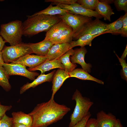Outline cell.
Listing matches in <instances>:
<instances>
[{
	"label": "cell",
	"mask_w": 127,
	"mask_h": 127,
	"mask_svg": "<svg viewBox=\"0 0 127 127\" xmlns=\"http://www.w3.org/2000/svg\"><path fill=\"white\" fill-rule=\"evenodd\" d=\"M70 110V108L51 99L38 104L28 114L32 119L31 127H47L62 119Z\"/></svg>",
	"instance_id": "1"
},
{
	"label": "cell",
	"mask_w": 127,
	"mask_h": 127,
	"mask_svg": "<svg viewBox=\"0 0 127 127\" xmlns=\"http://www.w3.org/2000/svg\"><path fill=\"white\" fill-rule=\"evenodd\" d=\"M61 20L58 15L41 14L28 16L27 19L23 23V35L30 36L42 32H47Z\"/></svg>",
	"instance_id": "2"
},
{
	"label": "cell",
	"mask_w": 127,
	"mask_h": 127,
	"mask_svg": "<svg viewBox=\"0 0 127 127\" xmlns=\"http://www.w3.org/2000/svg\"><path fill=\"white\" fill-rule=\"evenodd\" d=\"M72 99L75 100L76 105L70 117L69 127H72L81 121L90 112L89 110L93 104L90 99L83 96L79 91L76 89Z\"/></svg>",
	"instance_id": "3"
},
{
	"label": "cell",
	"mask_w": 127,
	"mask_h": 127,
	"mask_svg": "<svg viewBox=\"0 0 127 127\" xmlns=\"http://www.w3.org/2000/svg\"><path fill=\"white\" fill-rule=\"evenodd\" d=\"M0 34L4 40L11 46L22 43L23 35V23L19 20H15L1 24Z\"/></svg>",
	"instance_id": "4"
},
{
	"label": "cell",
	"mask_w": 127,
	"mask_h": 127,
	"mask_svg": "<svg viewBox=\"0 0 127 127\" xmlns=\"http://www.w3.org/2000/svg\"><path fill=\"white\" fill-rule=\"evenodd\" d=\"M4 62L9 64L24 56L33 53L28 44L21 43L12 46H5L2 51Z\"/></svg>",
	"instance_id": "5"
},
{
	"label": "cell",
	"mask_w": 127,
	"mask_h": 127,
	"mask_svg": "<svg viewBox=\"0 0 127 127\" xmlns=\"http://www.w3.org/2000/svg\"><path fill=\"white\" fill-rule=\"evenodd\" d=\"M107 24L96 18L85 24L73 35V40H76L82 36L86 34L96 35L104 34L106 30Z\"/></svg>",
	"instance_id": "6"
},
{
	"label": "cell",
	"mask_w": 127,
	"mask_h": 127,
	"mask_svg": "<svg viewBox=\"0 0 127 127\" xmlns=\"http://www.w3.org/2000/svg\"><path fill=\"white\" fill-rule=\"evenodd\" d=\"M58 15L62 20L72 29L73 34L85 24L92 20V17L69 13L63 16Z\"/></svg>",
	"instance_id": "7"
},
{
	"label": "cell",
	"mask_w": 127,
	"mask_h": 127,
	"mask_svg": "<svg viewBox=\"0 0 127 127\" xmlns=\"http://www.w3.org/2000/svg\"><path fill=\"white\" fill-rule=\"evenodd\" d=\"M3 67L6 73L9 76L18 75L26 77L30 80H34L36 76L39 75L37 72L29 71L25 66L18 64H6L4 63Z\"/></svg>",
	"instance_id": "8"
},
{
	"label": "cell",
	"mask_w": 127,
	"mask_h": 127,
	"mask_svg": "<svg viewBox=\"0 0 127 127\" xmlns=\"http://www.w3.org/2000/svg\"><path fill=\"white\" fill-rule=\"evenodd\" d=\"M61 8L69 11V13L80 15L88 17H94L99 19L103 17L95 11L87 9L77 2L70 5L60 4Z\"/></svg>",
	"instance_id": "9"
},
{
	"label": "cell",
	"mask_w": 127,
	"mask_h": 127,
	"mask_svg": "<svg viewBox=\"0 0 127 127\" xmlns=\"http://www.w3.org/2000/svg\"><path fill=\"white\" fill-rule=\"evenodd\" d=\"M74 50V54L70 58L71 61L73 64H79L82 69L88 73H90L92 65L90 63H86L84 60L85 55L87 52L86 49L84 47Z\"/></svg>",
	"instance_id": "10"
},
{
	"label": "cell",
	"mask_w": 127,
	"mask_h": 127,
	"mask_svg": "<svg viewBox=\"0 0 127 127\" xmlns=\"http://www.w3.org/2000/svg\"><path fill=\"white\" fill-rule=\"evenodd\" d=\"M47 59L46 56L28 54L11 64H20L32 68L39 65Z\"/></svg>",
	"instance_id": "11"
},
{
	"label": "cell",
	"mask_w": 127,
	"mask_h": 127,
	"mask_svg": "<svg viewBox=\"0 0 127 127\" xmlns=\"http://www.w3.org/2000/svg\"><path fill=\"white\" fill-rule=\"evenodd\" d=\"M70 77L69 73L64 70L59 68L55 72L52 79V91L51 99H54V95L66 79Z\"/></svg>",
	"instance_id": "12"
},
{
	"label": "cell",
	"mask_w": 127,
	"mask_h": 127,
	"mask_svg": "<svg viewBox=\"0 0 127 127\" xmlns=\"http://www.w3.org/2000/svg\"><path fill=\"white\" fill-rule=\"evenodd\" d=\"M96 119V127H114L117 119L112 114L102 110L97 113Z\"/></svg>",
	"instance_id": "13"
},
{
	"label": "cell",
	"mask_w": 127,
	"mask_h": 127,
	"mask_svg": "<svg viewBox=\"0 0 127 127\" xmlns=\"http://www.w3.org/2000/svg\"><path fill=\"white\" fill-rule=\"evenodd\" d=\"M54 70L51 72L47 74H41L32 82L27 83L20 88V93L22 94L31 88H34L44 82H50L52 80L53 75L56 71Z\"/></svg>",
	"instance_id": "14"
},
{
	"label": "cell",
	"mask_w": 127,
	"mask_h": 127,
	"mask_svg": "<svg viewBox=\"0 0 127 127\" xmlns=\"http://www.w3.org/2000/svg\"><path fill=\"white\" fill-rule=\"evenodd\" d=\"M69 45L68 43L54 44L45 56L50 60L58 59L69 50Z\"/></svg>",
	"instance_id": "15"
},
{
	"label": "cell",
	"mask_w": 127,
	"mask_h": 127,
	"mask_svg": "<svg viewBox=\"0 0 127 127\" xmlns=\"http://www.w3.org/2000/svg\"><path fill=\"white\" fill-rule=\"evenodd\" d=\"M56 68L64 70V65L58 59L50 60L47 59L38 66L34 68H29L28 70L32 72L39 70L41 72V74H44L46 71Z\"/></svg>",
	"instance_id": "16"
},
{
	"label": "cell",
	"mask_w": 127,
	"mask_h": 127,
	"mask_svg": "<svg viewBox=\"0 0 127 127\" xmlns=\"http://www.w3.org/2000/svg\"><path fill=\"white\" fill-rule=\"evenodd\" d=\"M28 44L33 53L37 55L43 56H46L54 44L50 40H44L36 43Z\"/></svg>",
	"instance_id": "17"
},
{
	"label": "cell",
	"mask_w": 127,
	"mask_h": 127,
	"mask_svg": "<svg viewBox=\"0 0 127 127\" xmlns=\"http://www.w3.org/2000/svg\"><path fill=\"white\" fill-rule=\"evenodd\" d=\"M70 27L61 20L54 25L46 32L44 40H50L56 37L63 31Z\"/></svg>",
	"instance_id": "18"
},
{
	"label": "cell",
	"mask_w": 127,
	"mask_h": 127,
	"mask_svg": "<svg viewBox=\"0 0 127 127\" xmlns=\"http://www.w3.org/2000/svg\"><path fill=\"white\" fill-rule=\"evenodd\" d=\"M12 123L22 124L31 127L33 122L32 117L22 111L13 112L12 113Z\"/></svg>",
	"instance_id": "19"
},
{
	"label": "cell",
	"mask_w": 127,
	"mask_h": 127,
	"mask_svg": "<svg viewBox=\"0 0 127 127\" xmlns=\"http://www.w3.org/2000/svg\"><path fill=\"white\" fill-rule=\"evenodd\" d=\"M113 10L109 4L102 0H99L95 11L103 17L104 20L111 21V16L114 14Z\"/></svg>",
	"instance_id": "20"
},
{
	"label": "cell",
	"mask_w": 127,
	"mask_h": 127,
	"mask_svg": "<svg viewBox=\"0 0 127 127\" xmlns=\"http://www.w3.org/2000/svg\"><path fill=\"white\" fill-rule=\"evenodd\" d=\"M69 74L70 77H75L83 80H91L101 84H104L102 81L93 77L82 69H75L69 73Z\"/></svg>",
	"instance_id": "21"
},
{
	"label": "cell",
	"mask_w": 127,
	"mask_h": 127,
	"mask_svg": "<svg viewBox=\"0 0 127 127\" xmlns=\"http://www.w3.org/2000/svg\"><path fill=\"white\" fill-rule=\"evenodd\" d=\"M74 52V50L72 48L69 49L58 59L64 65L65 71L68 73L72 71L77 67L75 64L72 63L70 60V56L72 55Z\"/></svg>",
	"instance_id": "22"
},
{
	"label": "cell",
	"mask_w": 127,
	"mask_h": 127,
	"mask_svg": "<svg viewBox=\"0 0 127 127\" xmlns=\"http://www.w3.org/2000/svg\"><path fill=\"white\" fill-rule=\"evenodd\" d=\"M101 35L100 34L96 35L86 34L83 35L77 40L72 41L70 43L69 50L78 46L83 47L88 45L91 46L93 40L95 37Z\"/></svg>",
	"instance_id": "23"
},
{
	"label": "cell",
	"mask_w": 127,
	"mask_h": 127,
	"mask_svg": "<svg viewBox=\"0 0 127 127\" xmlns=\"http://www.w3.org/2000/svg\"><path fill=\"white\" fill-rule=\"evenodd\" d=\"M73 33L70 27L62 32L58 36L50 40L54 44L70 43L73 40Z\"/></svg>",
	"instance_id": "24"
},
{
	"label": "cell",
	"mask_w": 127,
	"mask_h": 127,
	"mask_svg": "<svg viewBox=\"0 0 127 127\" xmlns=\"http://www.w3.org/2000/svg\"><path fill=\"white\" fill-rule=\"evenodd\" d=\"M68 13H69L68 11L61 8L58 5L53 6L51 3L46 8L36 12L32 15L34 16L43 14L51 16L57 15L63 16Z\"/></svg>",
	"instance_id": "25"
},
{
	"label": "cell",
	"mask_w": 127,
	"mask_h": 127,
	"mask_svg": "<svg viewBox=\"0 0 127 127\" xmlns=\"http://www.w3.org/2000/svg\"><path fill=\"white\" fill-rule=\"evenodd\" d=\"M122 16L115 21L108 24L106 26V30L104 34L110 33L113 34H121L123 27Z\"/></svg>",
	"instance_id": "26"
},
{
	"label": "cell",
	"mask_w": 127,
	"mask_h": 127,
	"mask_svg": "<svg viewBox=\"0 0 127 127\" xmlns=\"http://www.w3.org/2000/svg\"><path fill=\"white\" fill-rule=\"evenodd\" d=\"M9 76L3 66H0V86L7 91H10L11 88L9 81Z\"/></svg>",
	"instance_id": "27"
},
{
	"label": "cell",
	"mask_w": 127,
	"mask_h": 127,
	"mask_svg": "<svg viewBox=\"0 0 127 127\" xmlns=\"http://www.w3.org/2000/svg\"><path fill=\"white\" fill-rule=\"evenodd\" d=\"M99 2L98 0H78L77 3L87 9L95 11Z\"/></svg>",
	"instance_id": "28"
},
{
	"label": "cell",
	"mask_w": 127,
	"mask_h": 127,
	"mask_svg": "<svg viewBox=\"0 0 127 127\" xmlns=\"http://www.w3.org/2000/svg\"><path fill=\"white\" fill-rule=\"evenodd\" d=\"M113 3L118 11H123L125 13L127 12V0H115Z\"/></svg>",
	"instance_id": "29"
},
{
	"label": "cell",
	"mask_w": 127,
	"mask_h": 127,
	"mask_svg": "<svg viewBox=\"0 0 127 127\" xmlns=\"http://www.w3.org/2000/svg\"><path fill=\"white\" fill-rule=\"evenodd\" d=\"M122 67V71H121L120 74L122 79L127 81V64L125 60H122L115 53Z\"/></svg>",
	"instance_id": "30"
},
{
	"label": "cell",
	"mask_w": 127,
	"mask_h": 127,
	"mask_svg": "<svg viewBox=\"0 0 127 127\" xmlns=\"http://www.w3.org/2000/svg\"><path fill=\"white\" fill-rule=\"evenodd\" d=\"M12 118L5 114L0 120V127H12Z\"/></svg>",
	"instance_id": "31"
},
{
	"label": "cell",
	"mask_w": 127,
	"mask_h": 127,
	"mask_svg": "<svg viewBox=\"0 0 127 127\" xmlns=\"http://www.w3.org/2000/svg\"><path fill=\"white\" fill-rule=\"evenodd\" d=\"M77 0H46V2H51L52 4L70 5L77 2Z\"/></svg>",
	"instance_id": "32"
},
{
	"label": "cell",
	"mask_w": 127,
	"mask_h": 127,
	"mask_svg": "<svg viewBox=\"0 0 127 127\" xmlns=\"http://www.w3.org/2000/svg\"><path fill=\"white\" fill-rule=\"evenodd\" d=\"M123 27L121 35L123 37L127 36V12L123 16Z\"/></svg>",
	"instance_id": "33"
},
{
	"label": "cell",
	"mask_w": 127,
	"mask_h": 127,
	"mask_svg": "<svg viewBox=\"0 0 127 127\" xmlns=\"http://www.w3.org/2000/svg\"><path fill=\"white\" fill-rule=\"evenodd\" d=\"M91 115L90 112L86 116L72 127H85L86 123Z\"/></svg>",
	"instance_id": "34"
},
{
	"label": "cell",
	"mask_w": 127,
	"mask_h": 127,
	"mask_svg": "<svg viewBox=\"0 0 127 127\" xmlns=\"http://www.w3.org/2000/svg\"><path fill=\"white\" fill-rule=\"evenodd\" d=\"M11 105H4L1 104L0 102V120L4 115L5 114L6 112L10 110L12 108Z\"/></svg>",
	"instance_id": "35"
},
{
	"label": "cell",
	"mask_w": 127,
	"mask_h": 127,
	"mask_svg": "<svg viewBox=\"0 0 127 127\" xmlns=\"http://www.w3.org/2000/svg\"><path fill=\"white\" fill-rule=\"evenodd\" d=\"M85 127H96V119L90 118L86 123Z\"/></svg>",
	"instance_id": "36"
},
{
	"label": "cell",
	"mask_w": 127,
	"mask_h": 127,
	"mask_svg": "<svg viewBox=\"0 0 127 127\" xmlns=\"http://www.w3.org/2000/svg\"><path fill=\"white\" fill-rule=\"evenodd\" d=\"M6 42L4 40L0 34V51H2Z\"/></svg>",
	"instance_id": "37"
},
{
	"label": "cell",
	"mask_w": 127,
	"mask_h": 127,
	"mask_svg": "<svg viewBox=\"0 0 127 127\" xmlns=\"http://www.w3.org/2000/svg\"><path fill=\"white\" fill-rule=\"evenodd\" d=\"M127 45L123 52L121 56L120 59L122 60H125L127 54Z\"/></svg>",
	"instance_id": "38"
},
{
	"label": "cell",
	"mask_w": 127,
	"mask_h": 127,
	"mask_svg": "<svg viewBox=\"0 0 127 127\" xmlns=\"http://www.w3.org/2000/svg\"><path fill=\"white\" fill-rule=\"evenodd\" d=\"M114 127H123L121 124L120 120L117 119L116 123Z\"/></svg>",
	"instance_id": "39"
},
{
	"label": "cell",
	"mask_w": 127,
	"mask_h": 127,
	"mask_svg": "<svg viewBox=\"0 0 127 127\" xmlns=\"http://www.w3.org/2000/svg\"><path fill=\"white\" fill-rule=\"evenodd\" d=\"M12 127H29L22 124L14 123L12 124Z\"/></svg>",
	"instance_id": "40"
},
{
	"label": "cell",
	"mask_w": 127,
	"mask_h": 127,
	"mask_svg": "<svg viewBox=\"0 0 127 127\" xmlns=\"http://www.w3.org/2000/svg\"><path fill=\"white\" fill-rule=\"evenodd\" d=\"M4 63L2 57V51H0V66H2Z\"/></svg>",
	"instance_id": "41"
}]
</instances>
